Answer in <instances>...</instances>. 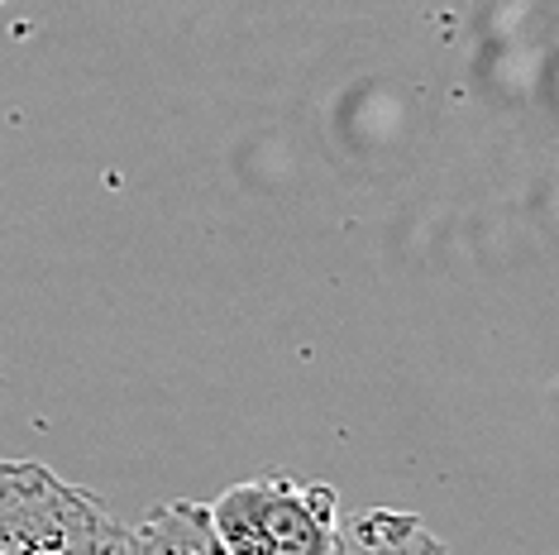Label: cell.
<instances>
[{"instance_id": "cell-2", "label": "cell", "mask_w": 559, "mask_h": 555, "mask_svg": "<svg viewBox=\"0 0 559 555\" xmlns=\"http://www.w3.org/2000/svg\"><path fill=\"white\" fill-rule=\"evenodd\" d=\"M206 508L230 555H335L340 522H345L335 488L301 484L283 470L253 474Z\"/></svg>"}, {"instance_id": "cell-4", "label": "cell", "mask_w": 559, "mask_h": 555, "mask_svg": "<svg viewBox=\"0 0 559 555\" xmlns=\"http://www.w3.org/2000/svg\"><path fill=\"white\" fill-rule=\"evenodd\" d=\"M130 555H230L211 527V508L192 498L158 503L130 532Z\"/></svg>"}, {"instance_id": "cell-1", "label": "cell", "mask_w": 559, "mask_h": 555, "mask_svg": "<svg viewBox=\"0 0 559 555\" xmlns=\"http://www.w3.org/2000/svg\"><path fill=\"white\" fill-rule=\"evenodd\" d=\"M0 555H130V532L86 484L0 460Z\"/></svg>"}, {"instance_id": "cell-3", "label": "cell", "mask_w": 559, "mask_h": 555, "mask_svg": "<svg viewBox=\"0 0 559 555\" xmlns=\"http://www.w3.org/2000/svg\"><path fill=\"white\" fill-rule=\"evenodd\" d=\"M335 555H454L426 527V517L402 508H364L340 522Z\"/></svg>"}]
</instances>
